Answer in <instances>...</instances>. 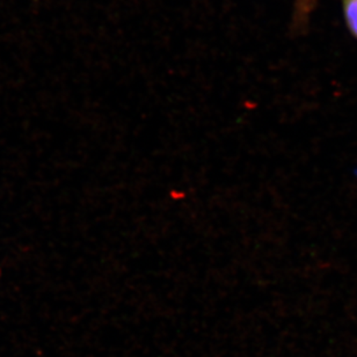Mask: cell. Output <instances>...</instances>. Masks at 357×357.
<instances>
[{
	"instance_id": "obj_1",
	"label": "cell",
	"mask_w": 357,
	"mask_h": 357,
	"mask_svg": "<svg viewBox=\"0 0 357 357\" xmlns=\"http://www.w3.org/2000/svg\"><path fill=\"white\" fill-rule=\"evenodd\" d=\"M342 10L348 29L357 40V0H342Z\"/></svg>"
}]
</instances>
